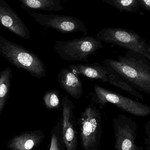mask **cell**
<instances>
[{
  "mask_svg": "<svg viewBox=\"0 0 150 150\" xmlns=\"http://www.w3.org/2000/svg\"><path fill=\"white\" fill-rule=\"evenodd\" d=\"M108 68L109 69V77L110 79L109 84L120 88L123 91L134 96L142 100H144V96L141 94L137 91L132 86L121 78L112 69L109 67Z\"/></svg>",
  "mask_w": 150,
  "mask_h": 150,
  "instance_id": "16",
  "label": "cell"
},
{
  "mask_svg": "<svg viewBox=\"0 0 150 150\" xmlns=\"http://www.w3.org/2000/svg\"><path fill=\"white\" fill-rule=\"evenodd\" d=\"M103 2L114 7L120 12L136 13L139 9L138 0H102Z\"/></svg>",
  "mask_w": 150,
  "mask_h": 150,
  "instance_id": "18",
  "label": "cell"
},
{
  "mask_svg": "<svg viewBox=\"0 0 150 150\" xmlns=\"http://www.w3.org/2000/svg\"><path fill=\"white\" fill-rule=\"evenodd\" d=\"M83 150H100L102 137V114L93 103L88 104L77 121Z\"/></svg>",
  "mask_w": 150,
  "mask_h": 150,
  "instance_id": "3",
  "label": "cell"
},
{
  "mask_svg": "<svg viewBox=\"0 0 150 150\" xmlns=\"http://www.w3.org/2000/svg\"><path fill=\"white\" fill-rule=\"evenodd\" d=\"M139 7L145 11H150V0H138Z\"/></svg>",
  "mask_w": 150,
  "mask_h": 150,
  "instance_id": "21",
  "label": "cell"
},
{
  "mask_svg": "<svg viewBox=\"0 0 150 150\" xmlns=\"http://www.w3.org/2000/svg\"><path fill=\"white\" fill-rule=\"evenodd\" d=\"M45 138L43 130L24 132L12 137L6 146L9 150H33L40 146Z\"/></svg>",
  "mask_w": 150,
  "mask_h": 150,
  "instance_id": "11",
  "label": "cell"
},
{
  "mask_svg": "<svg viewBox=\"0 0 150 150\" xmlns=\"http://www.w3.org/2000/svg\"><path fill=\"white\" fill-rule=\"evenodd\" d=\"M93 103L103 108L110 103L129 114L138 117H146L150 114V108L144 103L94 85L93 92L90 94Z\"/></svg>",
  "mask_w": 150,
  "mask_h": 150,
  "instance_id": "6",
  "label": "cell"
},
{
  "mask_svg": "<svg viewBox=\"0 0 150 150\" xmlns=\"http://www.w3.org/2000/svg\"><path fill=\"white\" fill-rule=\"evenodd\" d=\"M142 56L135 57L129 52L117 59H107L103 65L109 67L134 88L150 94V66Z\"/></svg>",
  "mask_w": 150,
  "mask_h": 150,
  "instance_id": "1",
  "label": "cell"
},
{
  "mask_svg": "<svg viewBox=\"0 0 150 150\" xmlns=\"http://www.w3.org/2000/svg\"><path fill=\"white\" fill-rule=\"evenodd\" d=\"M0 54L17 68L28 72L35 78L46 75V68L36 54L0 35Z\"/></svg>",
  "mask_w": 150,
  "mask_h": 150,
  "instance_id": "2",
  "label": "cell"
},
{
  "mask_svg": "<svg viewBox=\"0 0 150 150\" xmlns=\"http://www.w3.org/2000/svg\"><path fill=\"white\" fill-rule=\"evenodd\" d=\"M29 14L41 26L54 29L62 34L80 32L85 36L88 34L84 23L73 16L42 14L35 11H30Z\"/></svg>",
  "mask_w": 150,
  "mask_h": 150,
  "instance_id": "7",
  "label": "cell"
},
{
  "mask_svg": "<svg viewBox=\"0 0 150 150\" xmlns=\"http://www.w3.org/2000/svg\"><path fill=\"white\" fill-rule=\"evenodd\" d=\"M58 82L61 88L75 99H79L83 93V86L79 76L68 68H62L58 75Z\"/></svg>",
  "mask_w": 150,
  "mask_h": 150,
  "instance_id": "13",
  "label": "cell"
},
{
  "mask_svg": "<svg viewBox=\"0 0 150 150\" xmlns=\"http://www.w3.org/2000/svg\"><path fill=\"white\" fill-rule=\"evenodd\" d=\"M49 150H66L62 135V119H59L51 132Z\"/></svg>",
  "mask_w": 150,
  "mask_h": 150,
  "instance_id": "17",
  "label": "cell"
},
{
  "mask_svg": "<svg viewBox=\"0 0 150 150\" xmlns=\"http://www.w3.org/2000/svg\"><path fill=\"white\" fill-rule=\"evenodd\" d=\"M68 69L76 75L89 79L108 83L110 81L108 67L99 63L71 64Z\"/></svg>",
  "mask_w": 150,
  "mask_h": 150,
  "instance_id": "12",
  "label": "cell"
},
{
  "mask_svg": "<svg viewBox=\"0 0 150 150\" xmlns=\"http://www.w3.org/2000/svg\"><path fill=\"white\" fill-rule=\"evenodd\" d=\"M145 133L147 135V139L144 142L145 144L147 146V150H150V122L148 121L144 126Z\"/></svg>",
  "mask_w": 150,
  "mask_h": 150,
  "instance_id": "20",
  "label": "cell"
},
{
  "mask_svg": "<svg viewBox=\"0 0 150 150\" xmlns=\"http://www.w3.org/2000/svg\"><path fill=\"white\" fill-rule=\"evenodd\" d=\"M44 104L48 109L59 110L61 107V100L59 92L52 89L45 93L43 97Z\"/></svg>",
  "mask_w": 150,
  "mask_h": 150,
  "instance_id": "19",
  "label": "cell"
},
{
  "mask_svg": "<svg viewBox=\"0 0 150 150\" xmlns=\"http://www.w3.org/2000/svg\"><path fill=\"white\" fill-rule=\"evenodd\" d=\"M12 78V71L9 67L0 74V115L9 98Z\"/></svg>",
  "mask_w": 150,
  "mask_h": 150,
  "instance_id": "15",
  "label": "cell"
},
{
  "mask_svg": "<svg viewBox=\"0 0 150 150\" xmlns=\"http://www.w3.org/2000/svg\"><path fill=\"white\" fill-rule=\"evenodd\" d=\"M0 24L23 39H30L29 30L23 21L3 0H0Z\"/></svg>",
  "mask_w": 150,
  "mask_h": 150,
  "instance_id": "10",
  "label": "cell"
},
{
  "mask_svg": "<svg viewBox=\"0 0 150 150\" xmlns=\"http://www.w3.org/2000/svg\"><path fill=\"white\" fill-rule=\"evenodd\" d=\"M96 38L100 41L125 48L150 59V45L137 32L122 28H108L99 31Z\"/></svg>",
  "mask_w": 150,
  "mask_h": 150,
  "instance_id": "4",
  "label": "cell"
},
{
  "mask_svg": "<svg viewBox=\"0 0 150 150\" xmlns=\"http://www.w3.org/2000/svg\"><path fill=\"white\" fill-rule=\"evenodd\" d=\"M62 135L66 150H78V129L74 115L75 105L67 95L61 100Z\"/></svg>",
  "mask_w": 150,
  "mask_h": 150,
  "instance_id": "9",
  "label": "cell"
},
{
  "mask_svg": "<svg viewBox=\"0 0 150 150\" xmlns=\"http://www.w3.org/2000/svg\"><path fill=\"white\" fill-rule=\"evenodd\" d=\"M21 7L25 9L59 12L64 9L60 0H20Z\"/></svg>",
  "mask_w": 150,
  "mask_h": 150,
  "instance_id": "14",
  "label": "cell"
},
{
  "mask_svg": "<svg viewBox=\"0 0 150 150\" xmlns=\"http://www.w3.org/2000/svg\"><path fill=\"white\" fill-rule=\"evenodd\" d=\"M103 47L96 37L87 35L64 42L56 41L54 45L61 58L72 62H86L89 57Z\"/></svg>",
  "mask_w": 150,
  "mask_h": 150,
  "instance_id": "5",
  "label": "cell"
},
{
  "mask_svg": "<svg viewBox=\"0 0 150 150\" xmlns=\"http://www.w3.org/2000/svg\"><path fill=\"white\" fill-rule=\"evenodd\" d=\"M116 150H144L137 145V125L131 117L118 115L113 119Z\"/></svg>",
  "mask_w": 150,
  "mask_h": 150,
  "instance_id": "8",
  "label": "cell"
}]
</instances>
